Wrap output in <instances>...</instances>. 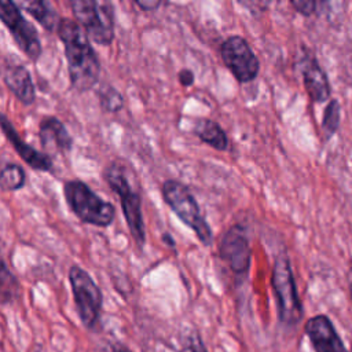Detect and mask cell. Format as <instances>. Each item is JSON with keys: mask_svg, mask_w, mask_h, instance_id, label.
<instances>
[{"mask_svg": "<svg viewBox=\"0 0 352 352\" xmlns=\"http://www.w3.org/2000/svg\"><path fill=\"white\" fill-rule=\"evenodd\" d=\"M103 176L107 184L110 186V188L120 197L122 213L132 238L140 248L144 246L146 228H144V221L142 214L140 195L132 190L121 164L111 162L106 168Z\"/></svg>", "mask_w": 352, "mask_h": 352, "instance_id": "obj_5", "label": "cell"}, {"mask_svg": "<svg viewBox=\"0 0 352 352\" xmlns=\"http://www.w3.org/2000/svg\"><path fill=\"white\" fill-rule=\"evenodd\" d=\"M1 129H3L4 135L7 136L8 142L14 146L18 155L30 168L40 170V172H48L52 169L51 158L47 154H44V153L36 150L34 147H32L30 144H28L25 140H22L6 116H1Z\"/></svg>", "mask_w": 352, "mask_h": 352, "instance_id": "obj_13", "label": "cell"}, {"mask_svg": "<svg viewBox=\"0 0 352 352\" xmlns=\"http://www.w3.org/2000/svg\"><path fill=\"white\" fill-rule=\"evenodd\" d=\"M305 334L315 352H348L326 315H316L307 320Z\"/></svg>", "mask_w": 352, "mask_h": 352, "instance_id": "obj_11", "label": "cell"}, {"mask_svg": "<svg viewBox=\"0 0 352 352\" xmlns=\"http://www.w3.org/2000/svg\"><path fill=\"white\" fill-rule=\"evenodd\" d=\"M69 282L73 300L81 323L87 329H95L100 320L103 296L92 276L80 265L74 264L69 268Z\"/></svg>", "mask_w": 352, "mask_h": 352, "instance_id": "obj_6", "label": "cell"}, {"mask_svg": "<svg viewBox=\"0 0 352 352\" xmlns=\"http://www.w3.org/2000/svg\"><path fill=\"white\" fill-rule=\"evenodd\" d=\"M271 285L280 323L296 326L302 318V305L297 293L290 260L285 253H279L274 261Z\"/></svg>", "mask_w": 352, "mask_h": 352, "instance_id": "obj_4", "label": "cell"}, {"mask_svg": "<svg viewBox=\"0 0 352 352\" xmlns=\"http://www.w3.org/2000/svg\"><path fill=\"white\" fill-rule=\"evenodd\" d=\"M293 8L304 16H309L316 11L318 0H290Z\"/></svg>", "mask_w": 352, "mask_h": 352, "instance_id": "obj_23", "label": "cell"}, {"mask_svg": "<svg viewBox=\"0 0 352 352\" xmlns=\"http://www.w3.org/2000/svg\"><path fill=\"white\" fill-rule=\"evenodd\" d=\"M143 11H154L160 7L161 0H133Z\"/></svg>", "mask_w": 352, "mask_h": 352, "instance_id": "obj_24", "label": "cell"}, {"mask_svg": "<svg viewBox=\"0 0 352 352\" xmlns=\"http://www.w3.org/2000/svg\"><path fill=\"white\" fill-rule=\"evenodd\" d=\"M219 257L236 276H245L248 274L252 254L243 226L234 224L223 234L219 243Z\"/></svg>", "mask_w": 352, "mask_h": 352, "instance_id": "obj_10", "label": "cell"}, {"mask_svg": "<svg viewBox=\"0 0 352 352\" xmlns=\"http://www.w3.org/2000/svg\"><path fill=\"white\" fill-rule=\"evenodd\" d=\"M301 73L305 91L311 100L315 103H322L327 100L330 96L329 78L315 58L307 56L302 60Z\"/></svg>", "mask_w": 352, "mask_h": 352, "instance_id": "obj_14", "label": "cell"}, {"mask_svg": "<svg viewBox=\"0 0 352 352\" xmlns=\"http://www.w3.org/2000/svg\"><path fill=\"white\" fill-rule=\"evenodd\" d=\"M56 33L65 48L72 87L78 92L94 88L99 80L100 63L87 33L72 19H60Z\"/></svg>", "mask_w": 352, "mask_h": 352, "instance_id": "obj_1", "label": "cell"}, {"mask_svg": "<svg viewBox=\"0 0 352 352\" xmlns=\"http://www.w3.org/2000/svg\"><path fill=\"white\" fill-rule=\"evenodd\" d=\"M38 136L44 148H51L58 153H66L72 150L73 139L62 121L55 117H44L41 120Z\"/></svg>", "mask_w": 352, "mask_h": 352, "instance_id": "obj_15", "label": "cell"}, {"mask_svg": "<svg viewBox=\"0 0 352 352\" xmlns=\"http://www.w3.org/2000/svg\"><path fill=\"white\" fill-rule=\"evenodd\" d=\"M76 22L82 28L89 40L109 45L114 37V18L111 4L98 0H69Z\"/></svg>", "mask_w": 352, "mask_h": 352, "instance_id": "obj_7", "label": "cell"}, {"mask_svg": "<svg viewBox=\"0 0 352 352\" xmlns=\"http://www.w3.org/2000/svg\"><path fill=\"white\" fill-rule=\"evenodd\" d=\"M180 352H208L204 341L201 340L199 334L192 333L187 337V340L183 342Z\"/></svg>", "mask_w": 352, "mask_h": 352, "instance_id": "obj_22", "label": "cell"}, {"mask_svg": "<svg viewBox=\"0 0 352 352\" xmlns=\"http://www.w3.org/2000/svg\"><path fill=\"white\" fill-rule=\"evenodd\" d=\"M25 170L16 164H6L0 175V186L3 191H16L25 186Z\"/></svg>", "mask_w": 352, "mask_h": 352, "instance_id": "obj_18", "label": "cell"}, {"mask_svg": "<svg viewBox=\"0 0 352 352\" xmlns=\"http://www.w3.org/2000/svg\"><path fill=\"white\" fill-rule=\"evenodd\" d=\"M349 294H351V301H352V282H351V286H349Z\"/></svg>", "mask_w": 352, "mask_h": 352, "instance_id": "obj_29", "label": "cell"}, {"mask_svg": "<svg viewBox=\"0 0 352 352\" xmlns=\"http://www.w3.org/2000/svg\"><path fill=\"white\" fill-rule=\"evenodd\" d=\"M63 195L70 210L82 223L95 227H109L116 219L114 205L96 195L78 179L69 180L63 184Z\"/></svg>", "mask_w": 352, "mask_h": 352, "instance_id": "obj_2", "label": "cell"}, {"mask_svg": "<svg viewBox=\"0 0 352 352\" xmlns=\"http://www.w3.org/2000/svg\"><path fill=\"white\" fill-rule=\"evenodd\" d=\"M341 121V109L340 104L336 99H331L323 111V118H322V128L326 133V138H330L334 135L340 126Z\"/></svg>", "mask_w": 352, "mask_h": 352, "instance_id": "obj_20", "label": "cell"}, {"mask_svg": "<svg viewBox=\"0 0 352 352\" xmlns=\"http://www.w3.org/2000/svg\"><path fill=\"white\" fill-rule=\"evenodd\" d=\"M19 6L30 14L43 28L47 30H54L58 28L60 19L54 8H51L47 0H16Z\"/></svg>", "mask_w": 352, "mask_h": 352, "instance_id": "obj_17", "label": "cell"}, {"mask_svg": "<svg viewBox=\"0 0 352 352\" xmlns=\"http://www.w3.org/2000/svg\"><path fill=\"white\" fill-rule=\"evenodd\" d=\"M109 352H133V351H131V349H129L126 345H124V344L114 342V344L110 345Z\"/></svg>", "mask_w": 352, "mask_h": 352, "instance_id": "obj_27", "label": "cell"}, {"mask_svg": "<svg viewBox=\"0 0 352 352\" xmlns=\"http://www.w3.org/2000/svg\"><path fill=\"white\" fill-rule=\"evenodd\" d=\"M192 132L210 147L224 151L228 147V139L223 128L210 118H198L192 125Z\"/></svg>", "mask_w": 352, "mask_h": 352, "instance_id": "obj_16", "label": "cell"}, {"mask_svg": "<svg viewBox=\"0 0 352 352\" xmlns=\"http://www.w3.org/2000/svg\"><path fill=\"white\" fill-rule=\"evenodd\" d=\"M0 19L23 54L36 62L41 55V43L34 26L26 21L12 0H0Z\"/></svg>", "mask_w": 352, "mask_h": 352, "instance_id": "obj_9", "label": "cell"}, {"mask_svg": "<svg viewBox=\"0 0 352 352\" xmlns=\"http://www.w3.org/2000/svg\"><path fill=\"white\" fill-rule=\"evenodd\" d=\"M245 7H249L252 10L256 8H263L264 6H267L268 0H239Z\"/></svg>", "mask_w": 352, "mask_h": 352, "instance_id": "obj_26", "label": "cell"}, {"mask_svg": "<svg viewBox=\"0 0 352 352\" xmlns=\"http://www.w3.org/2000/svg\"><path fill=\"white\" fill-rule=\"evenodd\" d=\"M220 55L234 78L246 84L253 81L260 70L256 54L242 36H230L220 45Z\"/></svg>", "mask_w": 352, "mask_h": 352, "instance_id": "obj_8", "label": "cell"}, {"mask_svg": "<svg viewBox=\"0 0 352 352\" xmlns=\"http://www.w3.org/2000/svg\"><path fill=\"white\" fill-rule=\"evenodd\" d=\"M162 239L166 241V243H168L169 246H175V242H173V239L170 238L169 234H164V235H162Z\"/></svg>", "mask_w": 352, "mask_h": 352, "instance_id": "obj_28", "label": "cell"}, {"mask_svg": "<svg viewBox=\"0 0 352 352\" xmlns=\"http://www.w3.org/2000/svg\"><path fill=\"white\" fill-rule=\"evenodd\" d=\"M161 192L165 204L182 220V223L194 231L204 246H209L213 242L212 228L201 214L198 202L188 187L179 180L170 179L164 182Z\"/></svg>", "mask_w": 352, "mask_h": 352, "instance_id": "obj_3", "label": "cell"}, {"mask_svg": "<svg viewBox=\"0 0 352 352\" xmlns=\"http://www.w3.org/2000/svg\"><path fill=\"white\" fill-rule=\"evenodd\" d=\"M0 278H1V301H3V304L11 302L16 297L19 287H18V282H16L14 274L8 270V267L4 261L1 263Z\"/></svg>", "mask_w": 352, "mask_h": 352, "instance_id": "obj_21", "label": "cell"}, {"mask_svg": "<svg viewBox=\"0 0 352 352\" xmlns=\"http://www.w3.org/2000/svg\"><path fill=\"white\" fill-rule=\"evenodd\" d=\"M179 81L183 87H190L194 82V73L188 69H183L179 73Z\"/></svg>", "mask_w": 352, "mask_h": 352, "instance_id": "obj_25", "label": "cell"}, {"mask_svg": "<svg viewBox=\"0 0 352 352\" xmlns=\"http://www.w3.org/2000/svg\"><path fill=\"white\" fill-rule=\"evenodd\" d=\"M3 80L7 88L14 96L23 104L29 106L34 102V85L30 73L23 65L12 60H4L3 63Z\"/></svg>", "mask_w": 352, "mask_h": 352, "instance_id": "obj_12", "label": "cell"}, {"mask_svg": "<svg viewBox=\"0 0 352 352\" xmlns=\"http://www.w3.org/2000/svg\"><path fill=\"white\" fill-rule=\"evenodd\" d=\"M99 104L104 111L109 113H117L124 106V98L121 92H118L114 87L106 85L98 91Z\"/></svg>", "mask_w": 352, "mask_h": 352, "instance_id": "obj_19", "label": "cell"}]
</instances>
